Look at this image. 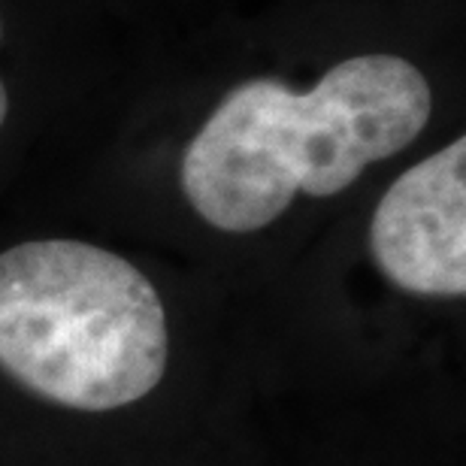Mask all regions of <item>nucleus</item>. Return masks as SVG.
Returning a JSON list of instances; mask_svg holds the SVG:
<instances>
[{
  "mask_svg": "<svg viewBox=\"0 0 466 466\" xmlns=\"http://www.w3.org/2000/svg\"><path fill=\"white\" fill-rule=\"evenodd\" d=\"M167 354L161 297L116 251L76 239L0 251V370L34 397L113 412L152 394Z\"/></svg>",
  "mask_w": 466,
  "mask_h": 466,
  "instance_id": "f03ea898",
  "label": "nucleus"
},
{
  "mask_svg": "<svg viewBox=\"0 0 466 466\" xmlns=\"http://www.w3.org/2000/svg\"><path fill=\"white\" fill-rule=\"evenodd\" d=\"M433 113L424 73L400 55H354L309 91L248 79L182 155L191 209L225 233L273 225L297 194L333 198L370 164L412 146Z\"/></svg>",
  "mask_w": 466,
  "mask_h": 466,
  "instance_id": "f257e3e1",
  "label": "nucleus"
},
{
  "mask_svg": "<svg viewBox=\"0 0 466 466\" xmlns=\"http://www.w3.org/2000/svg\"><path fill=\"white\" fill-rule=\"evenodd\" d=\"M370 251L388 282L418 297L466 294V139L406 170L379 200Z\"/></svg>",
  "mask_w": 466,
  "mask_h": 466,
  "instance_id": "7ed1b4c3",
  "label": "nucleus"
},
{
  "mask_svg": "<svg viewBox=\"0 0 466 466\" xmlns=\"http://www.w3.org/2000/svg\"><path fill=\"white\" fill-rule=\"evenodd\" d=\"M0 34H4V25H0ZM6 113H9V95H6L4 82H0V127H4V121H6Z\"/></svg>",
  "mask_w": 466,
  "mask_h": 466,
  "instance_id": "20e7f679",
  "label": "nucleus"
}]
</instances>
